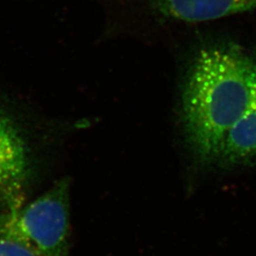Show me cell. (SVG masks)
Wrapping results in <instances>:
<instances>
[{"label": "cell", "mask_w": 256, "mask_h": 256, "mask_svg": "<svg viewBox=\"0 0 256 256\" xmlns=\"http://www.w3.org/2000/svg\"><path fill=\"white\" fill-rule=\"evenodd\" d=\"M256 90V58L236 45L204 48L194 56L182 92V122L194 154L218 160L225 135Z\"/></svg>", "instance_id": "obj_1"}, {"label": "cell", "mask_w": 256, "mask_h": 256, "mask_svg": "<svg viewBox=\"0 0 256 256\" xmlns=\"http://www.w3.org/2000/svg\"><path fill=\"white\" fill-rule=\"evenodd\" d=\"M70 182L63 178L36 200L0 216V238L41 256H70Z\"/></svg>", "instance_id": "obj_2"}, {"label": "cell", "mask_w": 256, "mask_h": 256, "mask_svg": "<svg viewBox=\"0 0 256 256\" xmlns=\"http://www.w3.org/2000/svg\"><path fill=\"white\" fill-rule=\"evenodd\" d=\"M32 168V150L24 130L0 106V200L14 206Z\"/></svg>", "instance_id": "obj_3"}, {"label": "cell", "mask_w": 256, "mask_h": 256, "mask_svg": "<svg viewBox=\"0 0 256 256\" xmlns=\"http://www.w3.org/2000/svg\"><path fill=\"white\" fill-rule=\"evenodd\" d=\"M165 16L188 23L227 18L256 9V0H153Z\"/></svg>", "instance_id": "obj_4"}, {"label": "cell", "mask_w": 256, "mask_h": 256, "mask_svg": "<svg viewBox=\"0 0 256 256\" xmlns=\"http://www.w3.org/2000/svg\"><path fill=\"white\" fill-rule=\"evenodd\" d=\"M216 162L224 165L256 164V90L247 110L225 135Z\"/></svg>", "instance_id": "obj_5"}, {"label": "cell", "mask_w": 256, "mask_h": 256, "mask_svg": "<svg viewBox=\"0 0 256 256\" xmlns=\"http://www.w3.org/2000/svg\"><path fill=\"white\" fill-rule=\"evenodd\" d=\"M0 256H41L18 242L0 238Z\"/></svg>", "instance_id": "obj_6"}]
</instances>
